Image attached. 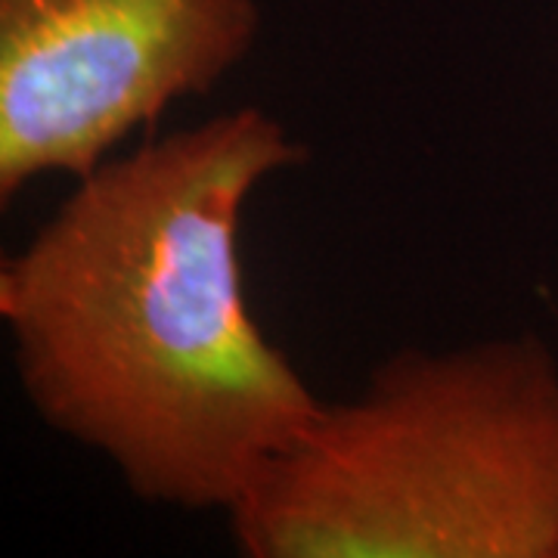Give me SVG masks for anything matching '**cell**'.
Masks as SVG:
<instances>
[{
    "instance_id": "6da1fadb",
    "label": "cell",
    "mask_w": 558,
    "mask_h": 558,
    "mask_svg": "<svg viewBox=\"0 0 558 558\" xmlns=\"http://www.w3.org/2000/svg\"><path fill=\"white\" fill-rule=\"evenodd\" d=\"M304 161L240 106L116 153L0 260L28 407L140 502L230 515L326 403L252 317L242 267L252 193Z\"/></svg>"
},
{
    "instance_id": "7a4b0ae2",
    "label": "cell",
    "mask_w": 558,
    "mask_h": 558,
    "mask_svg": "<svg viewBox=\"0 0 558 558\" xmlns=\"http://www.w3.org/2000/svg\"><path fill=\"white\" fill-rule=\"evenodd\" d=\"M248 558H558V366L537 336L407 348L227 515Z\"/></svg>"
},
{
    "instance_id": "3957f363",
    "label": "cell",
    "mask_w": 558,
    "mask_h": 558,
    "mask_svg": "<svg viewBox=\"0 0 558 558\" xmlns=\"http://www.w3.org/2000/svg\"><path fill=\"white\" fill-rule=\"evenodd\" d=\"M258 28L255 0H0V205L215 90Z\"/></svg>"
}]
</instances>
